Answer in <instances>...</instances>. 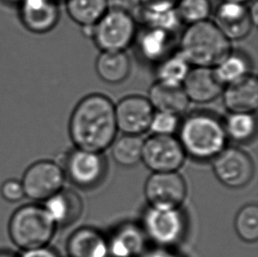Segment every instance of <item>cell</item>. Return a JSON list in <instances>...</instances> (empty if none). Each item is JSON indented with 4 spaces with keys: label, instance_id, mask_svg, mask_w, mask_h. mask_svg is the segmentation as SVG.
<instances>
[{
    "label": "cell",
    "instance_id": "obj_19",
    "mask_svg": "<svg viewBox=\"0 0 258 257\" xmlns=\"http://www.w3.org/2000/svg\"><path fill=\"white\" fill-rule=\"evenodd\" d=\"M68 257H108V237L92 226H82L68 238Z\"/></svg>",
    "mask_w": 258,
    "mask_h": 257
},
{
    "label": "cell",
    "instance_id": "obj_17",
    "mask_svg": "<svg viewBox=\"0 0 258 257\" xmlns=\"http://www.w3.org/2000/svg\"><path fill=\"white\" fill-rule=\"evenodd\" d=\"M228 113H255L258 108V80L254 73L225 86L221 94Z\"/></svg>",
    "mask_w": 258,
    "mask_h": 257
},
{
    "label": "cell",
    "instance_id": "obj_3",
    "mask_svg": "<svg viewBox=\"0 0 258 257\" xmlns=\"http://www.w3.org/2000/svg\"><path fill=\"white\" fill-rule=\"evenodd\" d=\"M232 49V42L208 20L186 27L180 36L178 51L192 67L214 68Z\"/></svg>",
    "mask_w": 258,
    "mask_h": 257
},
{
    "label": "cell",
    "instance_id": "obj_1",
    "mask_svg": "<svg viewBox=\"0 0 258 257\" xmlns=\"http://www.w3.org/2000/svg\"><path fill=\"white\" fill-rule=\"evenodd\" d=\"M68 131L75 148L104 153L118 133L114 102L103 94H87L72 112Z\"/></svg>",
    "mask_w": 258,
    "mask_h": 257
},
{
    "label": "cell",
    "instance_id": "obj_38",
    "mask_svg": "<svg viewBox=\"0 0 258 257\" xmlns=\"http://www.w3.org/2000/svg\"><path fill=\"white\" fill-rule=\"evenodd\" d=\"M0 257H19V254H14L12 251H0Z\"/></svg>",
    "mask_w": 258,
    "mask_h": 257
},
{
    "label": "cell",
    "instance_id": "obj_25",
    "mask_svg": "<svg viewBox=\"0 0 258 257\" xmlns=\"http://www.w3.org/2000/svg\"><path fill=\"white\" fill-rule=\"evenodd\" d=\"M144 139L140 136L116 137L111 146V155L115 163L122 167H133L142 161Z\"/></svg>",
    "mask_w": 258,
    "mask_h": 257
},
{
    "label": "cell",
    "instance_id": "obj_27",
    "mask_svg": "<svg viewBox=\"0 0 258 257\" xmlns=\"http://www.w3.org/2000/svg\"><path fill=\"white\" fill-rule=\"evenodd\" d=\"M227 139L239 144L250 142L257 131L255 113H229L223 120Z\"/></svg>",
    "mask_w": 258,
    "mask_h": 257
},
{
    "label": "cell",
    "instance_id": "obj_34",
    "mask_svg": "<svg viewBox=\"0 0 258 257\" xmlns=\"http://www.w3.org/2000/svg\"><path fill=\"white\" fill-rule=\"evenodd\" d=\"M19 257H60L56 251L52 248L45 247H36L32 249L22 250V253L19 254Z\"/></svg>",
    "mask_w": 258,
    "mask_h": 257
},
{
    "label": "cell",
    "instance_id": "obj_32",
    "mask_svg": "<svg viewBox=\"0 0 258 257\" xmlns=\"http://www.w3.org/2000/svg\"><path fill=\"white\" fill-rule=\"evenodd\" d=\"M1 196L6 201L14 204L25 198V192L21 181L10 179L1 186Z\"/></svg>",
    "mask_w": 258,
    "mask_h": 257
},
{
    "label": "cell",
    "instance_id": "obj_36",
    "mask_svg": "<svg viewBox=\"0 0 258 257\" xmlns=\"http://www.w3.org/2000/svg\"><path fill=\"white\" fill-rule=\"evenodd\" d=\"M22 0H0L1 3L7 6H10V7H17L18 5L21 3Z\"/></svg>",
    "mask_w": 258,
    "mask_h": 257
},
{
    "label": "cell",
    "instance_id": "obj_15",
    "mask_svg": "<svg viewBox=\"0 0 258 257\" xmlns=\"http://www.w3.org/2000/svg\"><path fill=\"white\" fill-rule=\"evenodd\" d=\"M181 87L190 103L202 105L216 101L224 88L213 68L192 66Z\"/></svg>",
    "mask_w": 258,
    "mask_h": 257
},
{
    "label": "cell",
    "instance_id": "obj_16",
    "mask_svg": "<svg viewBox=\"0 0 258 257\" xmlns=\"http://www.w3.org/2000/svg\"><path fill=\"white\" fill-rule=\"evenodd\" d=\"M174 32L150 27L138 30L133 45L140 58L147 63H156L173 52Z\"/></svg>",
    "mask_w": 258,
    "mask_h": 257
},
{
    "label": "cell",
    "instance_id": "obj_28",
    "mask_svg": "<svg viewBox=\"0 0 258 257\" xmlns=\"http://www.w3.org/2000/svg\"><path fill=\"white\" fill-rule=\"evenodd\" d=\"M235 233L242 241L254 243L258 240V206L248 204L238 211L234 218Z\"/></svg>",
    "mask_w": 258,
    "mask_h": 257
},
{
    "label": "cell",
    "instance_id": "obj_10",
    "mask_svg": "<svg viewBox=\"0 0 258 257\" xmlns=\"http://www.w3.org/2000/svg\"><path fill=\"white\" fill-rule=\"evenodd\" d=\"M66 179L63 167L52 160L35 162L26 170L21 181L25 198L44 202L63 189Z\"/></svg>",
    "mask_w": 258,
    "mask_h": 257
},
{
    "label": "cell",
    "instance_id": "obj_20",
    "mask_svg": "<svg viewBox=\"0 0 258 257\" xmlns=\"http://www.w3.org/2000/svg\"><path fill=\"white\" fill-rule=\"evenodd\" d=\"M42 205L56 226H70L83 212V203L80 196L63 188L48 198Z\"/></svg>",
    "mask_w": 258,
    "mask_h": 257
},
{
    "label": "cell",
    "instance_id": "obj_11",
    "mask_svg": "<svg viewBox=\"0 0 258 257\" xmlns=\"http://www.w3.org/2000/svg\"><path fill=\"white\" fill-rule=\"evenodd\" d=\"M66 176L74 185L90 189L101 183L107 172V160L102 153L74 148L67 156Z\"/></svg>",
    "mask_w": 258,
    "mask_h": 257
},
{
    "label": "cell",
    "instance_id": "obj_2",
    "mask_svg": "<svg viewBox=\"0 0 258 257\" xmlns=\"http://www.w3.org/2000/svg\"><path fill=\"white\" fill-rule=\"evenodd\" d=\"M178 139L187 157L210 161L227 146L223 119L210 110H196L181 119Z\"/></svg>",
    "mask_w": 258,
    "mask_h": 257
},
{
    "label": "cell",
    "instance_id": "obj_39",
    "mask_svg": "<svg viewBox=\"0 0 258 257\" xmlns=\"http://www.w3.org/2000/svg\"><path fill=\"white\" fill-rule=\"evenodd\" d=\"M56 1H58V2H59V1H61V0H56Z\"/></svg>",
    "mask_w": 258,
    "mask_h": 257
},
{
    "label": "cell",
    "instance_id": "obj_12",
    "mask_svg": "<svg viewBox=\"0 0 258 257\" xmlns=\"http://www.w3.org/2000/svg\"><path fill=\"white\" fill-rule=\"evenodd\" d=\"M155 110L146 96L131 94L115 104L118 132L126 135L141 136L150 130Z\"/></svg>",
    "mask_w": 258,
    "mask_h": 257
},
{
    "label": "cell",
    "instance_id": "obj_31",
    "mask_svg": "<svg viewBox=\"0 0 258 257\" xmlns=\"http://www.w3.org/2000/svg\"><path fill=\"white\" fill-rule=\"evenodd\" d=\"M181 116L166 112L155 111L149 131L156 135H174L179 128Z\"/></svg>",
    "mask_w": 258,
    "mask_h": 257
},
{
    "label": "cell",
    "instance_id": "obj_5",
    "mask_svg": "<svg viewBox=\"0 0 258 257\" xmlns=\"http://www.w3.org/2000/svg\"><path fill=\"white\" fill-rule=\"evenodd\" d=\"M138 24L134 14L124 7H110L91 27L89 39L101 51H126L134 43Z\"/></svg>",
    "mask_w": 258,
    "mask_h": 257
},
{
    "label": "cell",
    "instance_id": "obj_26",
    "mask_svg": "<svg viewBox=\"0 0 258 257\" xmlns=\"http://www.w3.org/2000/svg\"><path fill=\"white\" fill-rule=\"evenodd\" d=\"M155 66L157 81L170 86H181L191 68L178 50L169 54Z\"/></svg>",
    "mask_w": 258,
    "mask_h": 257
},
{
    "label": "cell",
    "instance_id": "obj_7",
    "mask_svg": "<svg viewBox=\"0 0 258 257\" xmlns=\"http://www.w3.org/2000/svg\"><path fill=\"white\" fill-rule=\"evenodd\" d=\"M187 155L174 135H153L144 140L142 163L152 173L178 172Z\"/></svg>",
    "mask_w": 258,
    "mask_h": 257
},
{
    "label": "cell",
    "instance_id": "obj_37",
    "mask_svg": "<svg viewBox=\"0 0 258 257\" xmlns=\"http://www.w3.org/2000/svg\"><path fill=\"white\" fill-rule=\"evenodd\" d=\"M253 0H221V2H229V3L241 4V5H248L251 3Z\"/></svg>",
    "mask_w": 258,
    "mask_h": 257
},
{
    "label": "cell",
    "instance_id": "obj_35",
    "mask_svg": "<svg viewBox=\"0 0 258 257\" xmlns=\"http://www.w3.org/2000/svg\"><path fill=\"white\" fill-rule=\"evenodd\" d=\"M140 257H182L172 248L156 247L151 250H147Z\"/></svg>",
    "mask_w": 258,
    "mask_h": 257
},
{
    "label": "cell",
    "instance_id": "obj_4",
    "mask_svg": "<svg viewBox=\"0 0 258 257\" xmlns=\"http://www.w3.org/2000/svg\"><path fill=\"white\" fill-rule=\"evenodd\" d=\"M57 226L42 205L21 206L11 217L8 226L10 239L21 250L48 246Z\"/></svg>",
    "mask_w": 258,
    "mask_h": 257
},
{
    "label": "cell",
    "instance_id": "obj_23",
    "mask_svg": "<svg viewBox=\"0 0 258 257\" xmlns=\"http://www.w3.org/2000/svg\"><path fill=\"white\" fill-rule=\"evenodd\" d=\"M213 70L218 80L225 87L253 73V61L247 53L233 49Z\"/></svg>",
    "mask_w": 258,
    "mask_h": 257
},
{
    "label": "cell",
    "instance_id": "obj_24",
    "mask_svg": "<svg viewBox=\"0 0 258 257\" xmlns=\"http://www.w3.org/2000/svg\"><path fill=\"white\" fill-rule=\"evenodd\" d=\"M66 11L81 28L94 26L110 7L109 0H64Z\"/></svg>",
    "mask_w": 258,
    "mask_h": 257
},
{
    "label": "cell",
    "instance_id": "obj_18",
    "mask_svg": "<svg viewBox=\"0 0 258 257\" xmlns=\"http://www.w3.org/2000/svg\"><path fill=\"white\" fill-rule=\"evenodd\" d=\"M147 239L142 226L123 223L108 238V255L111 257H140L147 251Z\"/></svg>",
    "mask_w": 258,
    "mask_h": 257
},
{
    "label": "cell",
    "instance_id": "obj_29",
    "mask_svg": "<svg viewBox=\"0 0 258 257\" xmlns=\"http://www.w3.org/2000/svg\"><path fill=\"white\" fill-rule=\"evenodd\" d=\"M174 9L180 22L188 26L210 20L213 4L211 0H178Z\"/></svg>",
    "mask_w": 258,
    "mask_h": 257
},
{
    "label": "cell",
    "instance_id": "obj_30",
    "mask_svg": "<svg viewBox=\"0 0 258 257\" xmlns=\"http://www.w3.org/2000/svg\"><path fill=\"white\" fill-rule=\"evenodd\" d=\"M137 21L143 27L161 28L168 31H176L181 22L178 19L175 9L164 11H149L139 7V15Z\"/></svg>",
    "mask_w": 258,
    "mask_h": 257
},
{
    "label": "cell",
    "instance_id": "obj_6",
    "mask_svg": "<svg viewBox=\"0 0 258 257\" xmlns=\"http://www.w3.org/2000/svg\"><path fill=\"white\" fill-rule=\"evenodd\" d=\"M147 239L158 247L173 248L181 243L188 232V221L181 208L160 210L148 207L141 225Z\"/></svg>",
    "mask_w": 258,
    "mask_h": 257
},
{
    "label": "cell",
    "instance_id": "obj_9",
    "mask_svg": "<svg viewBox=\"0 0 258 257\" xmlns=\"http://www.w3.org/2000/svg\"><path fill=\"white\" fill-rule=\"evenodd\" d=\"M213 174L221 184L240 189L250 183L255 175V164L247 152L239 147H226L213 160Z\"/></svg>",
    "mask_w": 258,
    "mask_h": 257
},
{
    "label": "cell",
    "instance_id": "obj_8",
    "mask_svg": "<svg viewBox=\"0 0 258 257\" xmlns=\"http://www.w3.org/2000/svg\"><path fill=\"white\" fill-rule=\"evenodd\" d=\"M188 194V187L178 172L152 173L144 187L148 207L160 210L181 208Z\"/></svg>",
    "mask_w": 258,
    "mask_h": 257
},
{
    "label": "cell",
    "instance_id": "obj_21",
    "mask_svg": "<svg viewBox=\"0 0 258 257\" xmlns=\"http://www.w3.org/2000/svg\"><path fill=\"white\" fill-rule=\"evenodd\" d=\"M147 99L155 111L166 112L178 116L185 114L190 104L181 86H170L159 81L151 86Z\"/></svg>",
    "mask_w": 258,
    "mask_h": 257
},
{
    "label": "cell",
    "instance_id": "obj_13",
    "mask_svg": "<svg viewBox=\"0 0 258 257\" xmlns=\"http://www.w3.org/2000/svg\"><path fill=\"white\" fill-rule=\"evenodd\" d=\"M16 8L22 27L34 35L50 33L61 19L59 2L56 0H22Z\"/></svg>",
    "mask_w": 258,
    "mask_h": 257
},
{
    "label": "cell",
    "instance_id": "obj_22",
    "mask_svg": "<svg viewBox=\"0 0 258 257\" xmlns=\"http://www.w3.org/2000/svg\"><path fill=\"white\" fill-rule=\"evenodd\" d=\"M95 73L109 85H118L129 78L132 61L126 51H101L95 59Z\"/></svg>",
    "mask_w": 258,
    "mask_h": 257
},
{
    "label": "cell",
    "instance_id": "obj_14",
    "mask_svg": "<svg viewBox=\"0 0 258 257\" xmlns=\"http://www.w3.org/2000/svg\"><path fill=\"white\" fill-rule=\"evenodd\" d=\"M213 23L230 42L247 38L255 25L248 5L221 2L213 14Z\"/></svg>",
    "mask_w": 258,
    "mask_h": 257
},
{
    "label": "cell",
    "instance_id": "obj_33",
    "mask_svg": "<svg viewBox=\"0 0 258 257\" xmlns=\"http://www.w3.org/2000/svg\"><path fill=\"white\" fill-rule=\"evenodd\" d=\"M178 0H139V7L149 11L174 9Z\"/></svg>",
    "mask_w": 258,
    "mask_h": 257
}]
</instances>
